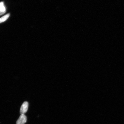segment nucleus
Here are the masks:
<instances>
[{
	"label": "nucleus",
	"mask_w": 124,
	"mask_h": 124,
	"mask_svg": "<svg viewBox=\"0 0 124 124\" xmlns=\"http://www.w3.org/2000/svg\"><path fill=\"white\" fill-rule=\"evenodd\" d=\"M28 103L27 101L24 102L22 105L21 108H20V114H25L28 110Z\"/></svg>",
	"instance_id": "f257e3e1"
},
{
	"label": "nucleus",
	"mask_w": 124,
	"mask_h": 124,
	"mask_svg": "<svg viewBox=\"0 0 124 124\" xmlns=\"http://www.w3.org/2000/svg\"><path fill=\"white\" fill-rule=\"evenodd\" d=\"M27 121V117L24 114H21L16 122V124H24Z\"/></svg>",
	"instance_id": "f03ea898"
},
{
	"label": "nucleus",
	"mask_w": 124,
	"mask_h": 124,
	"mask_svg": "<svg viewBox=\"0 0 124 124\" xmlns=\"http://www.w3.org/2000/svg\"><path fill=\"white\" fill-rule=\"evenodd\" d=\"M0 12L4 14L6 12V9L4 7L3 2H0Z\"/></svg>",
	"instance_id": "7ed1b4c3"
},
{
	"label": "nucleus",
	"mask_w": 124,
	"mask_h": 124,
	"mask_svg": "<svg viewBox=\"0 0 124 124\" xmlns=\"http://www.w3.org/2000/svg\"><path fill=\"white\" fill-rule=\"evenodd\" d=\"M10 14H8L0 18V23L4 22L7 20L10 16Z\"/></svg>",
	"instance_id": "20e7f679"
},
{
	"label": "nucleus",
	"mask_w": 124,
	"mask_h": 124,
	"mask_svg": "<svg viewBox=\"0 0 124 124\" xmlns=\"http://www.w3.org/2000/svg\"><path fill=\"white\" fill-rule=\"evenodd\" d=\"M0 13H1V14H2L3 15L4 14L3 13H2V12H0Z\"/></svg>",
	"instance_id": "39448f33"
}]
</instances>
